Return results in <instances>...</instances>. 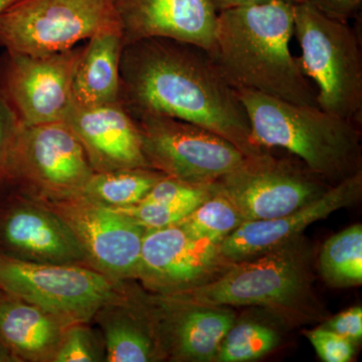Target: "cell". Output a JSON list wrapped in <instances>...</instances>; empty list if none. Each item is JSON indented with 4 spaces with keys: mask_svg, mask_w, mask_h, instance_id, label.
Segmentation results:
<instances>
[{
    "mask_svg": "<svg viewBox=\"0 0 362 362\" xmlns=\"http://www.w3.org/2000/svg\"><path fill=\"white\" fill-rule=\"evenodd\" d=\"M119 103L133 119L170 117L221 136L246 156L264 151L237 90L199 45L165 37L124 45Z\"/></svg>",
    "mask_w": 362,
    "mask_h": 362,
    "instance_id": "1",
    "label": "cell"
},
{
    "mask_svg": "<svg viewBox=\"0 0 362 362\" xmlns=\"http://www.w3.org/2000/svg\"><path fill=\"white\" fill-rule=\"evenodd\" d=\"M293 35V4L273 0L235 7L218 13L209 54L235 90L317 106L316 92L290 52Z\"/></svg>",
    "mask_w": 362,
    "mask_h": 362,
    "instance_id": "2",
    "label": "cell"
},
{
    "mask_svg": "<svg viewBox=\"0 0 362 362\" xmlns=\"http://www.w3.org/2000/svg\"><path fill=\"white\" fill-rule=\"evenodd\" d=\"M313 252L303 238L235 262L207 284L170 296L204 306L261 307L285 325L325 319L313 287Z\"/></svg>",
    "mask_w": 362,
    "mask_h": 362,
    "instance_id": "3",
    "label": "cell"
},
{
    "mask_svg": "<svg viewBox=\"0 0 362 362\" xmlns=\"http://www.w3.org/2000/svg\"><path fill=\"white\" fill-rule=\"evenodd\" d=\"M237 94L257 146L288 150L330 185L361 173L357 124L317 106L293 104L254 90H237Z\"/></svg>",
    "mask_w": 362,
    "mask_h": 362,
    "instance_id": "4",
    "label": "cell"
},
{
    "mask_svg": "<svg viewBox=\"0 0 362 362\" xmlns=\"http://www.w3.org/2000/svg\"><path fill=\"white\" fill-rule=\"evenodd\" d=\"M294 35L306 77L315 83L317 106L332 115L362 122V56L349 23L333 20L309 4H293Z\"/></svg>",
    "mask_w": 362,
    "mask_h": 362,
    "instance_id": "5",
    "label": "cell"
},
{
    "mask_svg": "<svg viewBox=\"0 0 362 362\" xmlns=\"http://www.w3.org/2000/svg\"><path fill=\"white\" fill-rule=\"evenodd\" d=\"M127 284L88 266L33 263L0 254V290L37 305L66 325L90 323Z\"/></svg>",
    "mask_w": 362,
    "mask_h": 362,
    "instance_id": "6",
    "label": "cell"
},
{
    "mask_svg": "<svg viewBox=\"0 0 362 362\" xmlns=\"http://www.w3.org/2000/svg\"><path fill=\"white\" fill-rule=\"evenodd\" d=\"M118 21L114 0H16L0 14V47L28 54L68 51Z\"/></svg>",
    "mask_w": 362,
    "mask_h": 362,
    "instance_id": "7",
    "label": "cell"
},
{
    "mask_svg": "<svg viewBox=\"0 0 362 362\" xmlns=\"http://www.w3.org/2000/svg\"><path fill=\"white\" fill-rule=\"evenodd\" d=\"M93 173L82 144L65 122L18 127L9 185L25 197L40 201L78 197Z\"/></svg>",
    "mask_w": 362,
    "mask_h": 362,
    "instance_id": "8",
    "label": "cell"
},
{
    "mask_svg": "<svg viewBox=\"0 0 362 362\" xmlns=\"http://www.w3.org/2000/svg\"><path fill=\"white\" fill-rule=\"evenodd\" d=\"M150 168L197 185L216 182L239 166L245 156L211 131L170 117L134 119Z\"/></svg>",
    "mask_w": 362,
    "mask_h": 362,
    "instance_id": "9",
    "label": "cell"
},
{
    "mask_svg": "<svg viewBox=\"0 0 362 362\" xmlns=\"http://www.w3.org/2000/svg\"><path fill=\"white\" fill-rule=\"evenodd\" d=\"M214 185L245 221L270 220L292 213L331 187L303 163L277 158L266 151L245 157Z\"/></svg>",
    "mask_w": 362,
    "mask_h": 362,
    "instance_id": "10",
    "label": "cell"
},
{
    "mask_svg": "<svg viewBox=\"0 0 362 362\" xmlns=\"http://www.w3.org/2000/svg\"><path fill=\"white\" fill-rule=\"evenodd\" d=\"M83 47L49 54H2L0 95L20 125L66 120L75 106L73 78Z\"/></svg>",
    "mask_w": 362,
    "mask_h": 362,
    "instance_id": "11",
    "label": "cell"
},
{
    "mask_svg": "<svg viewBox=\"0 0 362 362\" xmlns=\"http://www.w3.org/2000/svg\"><path fill=\"white\" fill-rule=\"evenodd\" d=\"M40 202L65 221L84 252L88 266L114 280H136L147 230L127 214L83 195Z\"/></svg>",
    "mask_w": 362,
    "mask_h": 362,
    "instance_id": "12",
    "label": "cell"
},
{
    "mask_svg": "<svg viewBox=\"0 0 362 362\" xmlns=\"http://www.w3.org/2000/svg\"><path fill=\"white\" fill-rule=\"evenodd\" d=\"M233 264L221 245L194 239L180 226H170L145 233L136 280L152 294H178L211 282Z\"/></svg>",
    "mask_w": 362,
    "mask_h": 362,
    "instance_id": "13",
    "label": "cell"
},
{
    "mask_svg": "<svg viewBox=\"0 0 362 362\" xmlns=\"http://www.w3.org/2000/svg\"><path fill=\"white\" fill-rule=\"evenodd\" d=\"M164 359L214 361L221 343L237 320L230 307L204 306L141 290Z\"/></svg>",
    "mask_w": 362,
    "mask_h": 362,
    "instance_id": "14",
    "label": "cell"
},
{
    "mask_svg": "<svg viewBox=\"0 0 362 362\" xmlns=\"http://www.w3.org/2000/svg\"><path fill=\"white\" fill-rule=\"evenodd\" d=\"M0 254L33 263L88 266L65 221L23 194L0 206Z\"/></svg>",
    "mask_w": 362,
    "mask_h": 362,
    "instance_id": "15",
    "label": "cell"
},
{
    "mask_svg": "<svg viewBox=\"0 0 362 362\" xmlns=\"http://www.w3.org/2000/svg\"><path fill=\"white\" fill-rule=\"evenodd\" d=\"M362 173L331 185L318 199L292 213L270 218L245 221L221 244V251L230 262L259 256L302 237L312 223L352 206L361 199Z\"/></svg>",
    "mask_w": 362,
    "mask_h": 362,
    "instance_id": "16",
    "label": "cell"
},
{
    "mask_svg": "<svg viewBox=\"0 0 362 362\" xmlns=\"http://www.w3.org/2000/svg\"><path fill=\"white\" fill-rule=\"evenodd\" d=\"M117 9L124 45L165 37L213 47L218 13L211 0H124Z\"/></svg>",
    "mask_w": 362,
    "mask_h": 362,
    "instance_id": "17",
    "label": "cell"
},
{
    "mask_svg": "<svg viewBox=\"0 0 362 362\" xmlns=\"http://www.w3.org/2000/svg\"><path fill=\"white\" fill-rule=\"evenodd\" d=\"M64 122L82 144L94 173L149 168L134 119L119 102L90 108L74 106Z\"/></svg>",
    "mask_w": 362,
    "mask_h": 362,
    "instance_id": "18",
    "label": "cell"
},
{
    "mask_svg": "<svg viewBox=\"0 0 362 362\" xmlns=\"http://www.w3.org/2000/svg\"><path fill=\"white\" fill-rule=\"evenodd\" d=\"M93 320L103 337L106 361H164L139 288L128 283L124 292L104 304Z\"/></svg>",
    "mask_w": 362,
    "mask_h": 362,
    "instance_id": "19",
    "label": "cell"
},
{
    "mask_svg": "<svg viewBox=\"0 0 362 362\" xmlns=\"http://www.w3.org/2000/svg\"><path fill=\"white\" fill-rule=\"evenodd\" d=\"M66 324L0 290V342L16 362H52Z\"/></svg>",
    "mask_w": 362,
    "mask_h": 362,
    "instance_id": "20",
    "label": "cell"
},
{
    "mask_svg": "<svg viewBox=\"0 0 362 362\" xmlns=\"http://www.w3.org/2000/svg\"><path fill=\"white\" fill-rule=\"evenodd\" d=\"M123 47L120 21L102 28L88 40L74 74L76 107L90 108L118 103Z\"/></svg>",
    "mask_w": 362,
    "mask_h": 362,
    "instance_id": "21",
    "label": "cell"
},
{
    "mask_svg": "<svg viewBox=\"0 0 362 362\" xmlns=\"http://www.w3.org/2000/svg\"><path fill=\"white\" fill-rule=\"evenodd\" d=\"M164 175L149 168L94 173L81 195L110 209H122L141 202Z\"/></svg>",
    "mask_w": 362,
    "mask_h": 362,
    "instance_id": "22",
    "label": "cell"
},
{
    "mask_svg": "<svg viewBox=\"0 0 362 362\" xmlns=\"http://www.w3.org/2000/svg\"><path fill=\"white\" fill-rule=\"evenodd\" d=\"M319 271L328 285L343 288L362 283V226L345 228L324 243Z\"/></svg>",
    "mask_w": 362,
    "mask_h": 362,
    "instance_id": "23",
    "label": "cell"
},
{
    "mask_svg": "<svg viewBox=\"0 0 362 362\" xmlns=\"http://www.w3.org/2000/svg\"><path fill=\"white\" fill-rule=\"evenodd\" d=\"M214 187L213 195L195 207L177 226L194 239L221 245L245 221L232 202L218 192L214 182Z\"/></svg>",
    "mask_w": 362,
    "mask_h": 362,
    "instance_id": "24",
    "label": "cell"
},
{
    "mask_svg": "<svg viewBox=\"0 0 362 362\" xmlns=\"http://www.w3.org/2000/svg\"><path fill=\"white\" fill-rule=\"evenodd\" d=\"M281 342L280 333L268 324L242 320L235 324L221 343L214 361L247 362L265 356Z\"/></svg>",
    "mask_w": 362,
    "mask_h": 362,
    "instance_id": "25",
    "label": "cell"
},
{
    "mask_svg": "<svg viewBox=\"0 0 362 362\" xmlns=\"http://www.w3.org/2000/svg\"><path fill=\"white\" fill-rule=\"evenodd\" d=\"M101 361H106V350L100 331L90 328V323L66 326L52 362Z\"/></svg>",
    "mask_w": 362,
    "mask_h": 362,
    "instance_id": "26",
    "label": "cell"
},
{
    "mask_svg": "<svg viewBox=\"0 0 362 362\" xmlns=\"http://www.w3.org/2000/svg\"><path fill=\"white\" fill-rule=\"evenodd\" d=\"M195 206L168 202L141 201L117 211L127 214L145 230H158L177 225Z\"/></svg>",
    "mask_w": 362,
    "mask_h": 362,
    "instance_id": "27",
    "label": "cell"
},
{
    "mask_svg": "<svg viewBox=\"0 0 362 362\" xmlns=\"http://www.w3.org/2000/svg\"><path fill=\"white\" fill-rule=\"evenodd\" d=\"M317 356L325 362H349L356 354V345L341 335L319 326L315 329L305 331Z\"/></svg>",
    "mask_w": 362,
    "mask_h": 362,
    "instance_id": "28",
    "label": "cell"
},
{
    "mask_svg": "<svg viewBox=\"0 0 362 362\" xmlns=\"http://www.w3.org/2000/svg\"><path fill=\"white\" fill-rule=\"evenodd\" d=\"M18 127L20 124L0 95V188L9 185L11 154Z\"/></svg>",
    "mask_w": 362,
    "mask_h": 362,
    "instance_id": "29",
    "label": "cell"
},
{
    "mask_svg": "<svg viewBox=\"0 0 362 362\" xmlns=\"http://www.w3.org/2000/svg\"><path fill=\"white\" fill-rule=\"evenodd\" d=\"M321 326L341 335L356 345L359 344L362 339L361 306L351 307L328 319Z\"/></svg>",
    "mask_w": 362,
    "mask_h": 362,
    "instance_id": "30",
    "label": "cell"
},
{
    "mask_svg": "<svg viewBox=\"0 0 362 362\" xmlns=\"http://www.w3.org/2000/svg\"><path fill=\"white\" fill-rule=\"evenodd\" d=\"M333 20L349 23L361 11L362 0H302Z\"/></svg>",
    "mask_w": 362,
    "mask_h": 362,
    "instance_id": "31",
    "label": "cell"
},
{
    "mask_svg": "<svg viewBox=\"0 0 362 362\" xmlns=\"http://www.w3.org/2000/svg\"><path fill=\"white\" fill-rule=\"evenodd\" d=\"M218 13L226 9L235 8V7L252 6V4H265L273 0H211Z\"/></svg>",
    "mask_w": 362,
    "mask_h": 362,
    "instance_id": "32",
    "label": "cell"
},
{
    "mask_svg": "<svg viewBox=\"0 0 362 362\" xmlns=\"http://www.w3.org/2000/svg\"><path fill=\"white\" fill-rule=\"evenodd\" d=\"M0 362H16L13 354L0 342Z\"/></svg>",
    "mask_w": 362,
    "mask_h": 362,
    "instance_id": "33",
    "label": "cell"
},
{
    "mask_svg": "<svg viewBox=\"0 0 362 362\" xmlns=\"http://www.w3.org/2000/svg\"><path fill=\"white\" fill-rule=\"evenodd\" d=\"M16 0H0V14L4 13Z\"/></svg>",
    "mask_w": 362,
    "mask_h": 362,
    "instance_id": "34",
    "label": "cell"
},
{
    "mask_svg": "<svg viewBox=\"0 0 362 362\" xmlns=\"http://www.w3.org/2000/svg\"><path fill=\"white\" fill-rule=\"evenodd\" d=\"M282 1L287 2V4H301L302 0H282Z\"/></svg>",
    "mask_w": 362,
    "mask_h": 362,
    "instance_id": "35",
    "label": "cell"
},
{
    "mask_svg": "<svg viewBox=\"0 0 362 362\" xmlns=\"http://www.w3.org/2000/svg\"><path fill=\"white\" fill-rule=\"evenodd\" d=\"M114 1H115L116 6H118L119 4H122L124 0H114Z\"/></svg>",
    "mask_w": 362,
    "mask_h": 362,
    "instance_id": "36",
    "label": "cell"
}]
</instances>
